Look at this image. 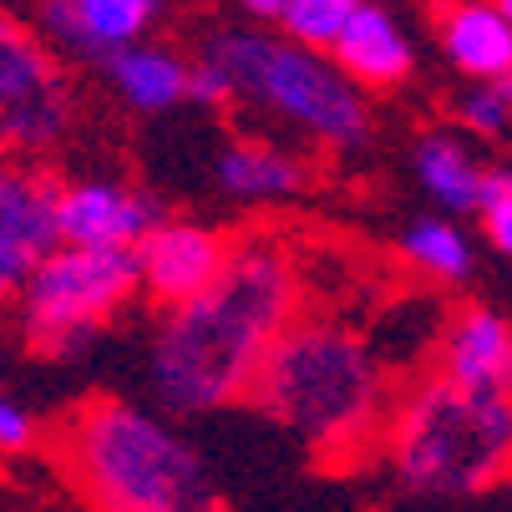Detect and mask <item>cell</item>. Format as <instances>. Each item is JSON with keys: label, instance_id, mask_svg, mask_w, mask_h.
Here are the masks:
<instances>
[{"label": "cell", "instance_id": "obj_1", "mask_svg": "<svg viewBox=\"0 0 512 512\" xmlns=\"http://www.w3.org/2000/svg\"><path fill=\"white\" fill-rule=\"evenodd\" d=\"M300 315V279L284 249L234 244L198 295L168 305L153 335V391L173 411H218L249 401V386L279 330Z\"/></svg>", "mask_w": 512, "mask_h": 512}, {"label": "cell", "instance_id": "obj_2", "mask_svg": "<svg viewBox=\"0 0 512 512\" xmlns=\"http://www.w3.org/2000/svg\"><path fill=\"white\" fill-rule=\"evenodd\" d=\"M61 467L92 512H224L203 452L127 401H87L56 436Z\"/></svg>", "mask_w": 512, "mask_h": 512}, {"label": "cell", "instance_id": "obj_3", "mask_svg": "<svg viewBox=\"0 0 512 512\" xmlns=\"http://www.w3.org/2000/svg\"><path fill=\"white\" fill-rule=\"evenodd\" d=\"M249 401L325 457H355L386 426V376L355 330L289 320L269 345Z\"/></svg>", "mask_w": 512, "mask_h": 512}, {"label": "cell", "instance_id": "obj_4", "mask_svg": "<svg viewBox=\"0 0 512 512\" xmlns=\"http://www.w3.org/2000/svg\"><path fill=\"white\" fill-rule=\"evenodd\" d=\"M386 457L406 492L467 497L512 472V396L431 376L386 421Z\"/></svg>", "mask_w": 512, "mask_h": 512}, {"label": "cell", "instance_id": "obj_5", "mask_svg": "<svg viewBox=\"0 0 512 512\" xmlns=\"http://www.w3.org/2000/svg\"><path fill=\"white\" fill-rule=\"evenodd\" d=\"M203 56H213L218 66L234 77V92L249 97L254 107H264L269 117L300 127L305 137H315L320 148H365L371 142V107L365 92L330 61V51L300 46L289 36H269V31H213Z\"/></svg>", "mask_w": 512, "mask_h": 512}, {"label": "cell", "instance_id": "obj_6", "mask_svg": "<svg viewBox=\"0 0 512 512\" xmlns=\"http://www.w3.org/2000/svg\"><path fill=\"white\" fill-rule=\"evenodd\" d=\"M142 284L137 249L56 244L21 284V335L36 355H77Z\"/></svg>", "mask_w": 512, "mask_h": 512}, {"label": "cell", "instance_id": "obj_7", "mask_svg": "<svg viewBox=\"0 0 512 512\" xmlns=\"http://www.w3.org/2000/svg\"><path fill=\"white\" fill-rule=\"evenodd\" d=\"M77 97L61 56L0 11V158H36L71 132Z\"/></svg>", "mask_w": 512, "mask_h": 512}, {"label": "cell", "instance_id": "obj_8", "mask_svg": "<svg viewBox=\"0 0 512 512\" xmlns=\"http://www.w3.org/2000/svg\"><path fill=\"white\" fill-rule=\"evenodd\" d=\"M56 193L61 183L46 168L26 158H0V310L16 305L31 269L61 244Z\"/></svg>", "mask_w": 512, "mask_h": 512}, {"label": "cell", "instance_id": "obj_9", "mask_svg": "<svg viewBox=\"0 0 512 512\" xmlns=\"http://www.w3.org/2000/svg\"><path fill=\"white\" fill-rule=\"evenodd\" d=\"M163 203L142 188H122L117 178H82L56 193L61 244L87 249H137L142 234L163 224Z\"/></svg>", "mask_w": 512, "mask_h": 512}, {"label": "cell", "instance_id": "obj_10", "mask_svg": "<svg viewBox=\"0 0 512 512\" xmlns=\"http://www.w3.org/2000/svg\"><path fill=\"white\" fill-rule=\"evenodd\" d=\"M229 239L218 229H203V224H153L137 244V264H142V284H148V295L163 300V305H178L224 269L229 259Z\"/></svg>", "mask_w": 512, "mask_h": 512}, {"label": "cell", "instance_id": "obj_11", "mask_svg": "<svg viewBox=\"0 0 512 512\" xmlns=\"http://www.w3.org/2000/svg\"><path fill=\"white\" fill-rule=\"evenodd\" d=\"M330 61L360 92H396L416 71V46L381 0H360L330 41Z\"/></svg>", "mask_w": 512, "mask_h": 512}, {"label": "cell", "instance_id": "obj_12", "mask_svg": "<svg viewBox=\"0 0 512 512\" xmlns=\"http://www.w3.org/2000/svg\"><path fill=\"white\" fill-rule=\"evenodd\" d=\"M158 11H163V0H46L41 21L51 41H61L66 51L102 61L107 51L148 36Z\"/></svg>", "mask_w": 512, "mask_h": 512}, {"label": "cell", "instance_id": "obj_13", "mask_svg": "<svg viewBox=\"0 0 512 512\" xmlns=\"http://www.w3.org/2000/svg\"><path fill=\"white\" fill-rule=\"evenodd\" d=\"M442 376L472 391L512 396V320L472 305L442 335Z\"/></svg>", "mask_w": 512, "mask_h": 512}, {"label": "cell", "instance_id": "obj_14", "mask_svg": "<svg viewBox=\"0 0 512 512\" xmlns=\"http://www.w3.org/2000/svg\"><path fill=\"white\" fill-rule=\"evenodd\" d=\"M436 36H442L447 61L472 82H492L512 71V26L497 11V0H442Z\"/></svg>", "mask_w": 512, "mask_h": 512}, {"label": "cell", "instance_id": "obj_15", "mask_svg": "<svg viewBox=\"0 0 512 512\" xmlns=\"http://www.w3.org/2000/svg\"><path fill=\"white\" fill-rule=\"evenodd\" d=\"M102 66H107L112 92L132 112H173L183 102V92H188V61L173 46H158L148 36L107 51Z\"/></svg>", "mask_w": 512, "mask_h": 512}, {"label": "cell", "instance_id": "obj_16", "mask_svg": "<svg viewBox=\"0 0 512 512\" xmlns=\"http://www.w3.org/2000/svg\"><path fill=\"white\" fill-rule=\"evenodd\" d=\"M213 178L229 198H244V203H289L310 193L315 183L310 163L274 148V142H229L213 163Z\"/></svg>", "mask_w": 512, "mask_h": 512}, {"label": "cell", "instance_id": "obj_17", "mask_svg": "<svg viewBox=\"0 0 512 512\" xmlns=\"http://www.w3.org/2000/svg\"><path fill=\"white\" fill-rule=\"evenodd\" d=\"M416 183L426 188V198L442 208V213H477L482 198V163L467 153V142L452 132H426L416 137V153H411Z\"/></svg>", "mask_w": 512, "mask_h": 512}, {"label": "cell", "instance_id": "obj_18", "mask_svg": "<svg viewBox=\"0 0 512 512\" xmlns=\"http://www.w3.org/2000/svg\"><path fill=\"white\" fill-rule=\"evenodd\" d=\"M401 254L411 269H421L426 279H442V284H462L472 279V244L467 234L452 224V218H416V224L401 234Z\"/></svg>", "mask_w": 512, "mask_h": 512}, {"label": "cell", "instance_id": "obj_19", "mask_svg": "<svg viewBox=\"0 0 512 512\" xmlns=\"http://www.w3.org/2000/svg\"><path fill=\"white\" fill-rule=\"evenodd\" d=\"M355 6H360V0H284L279 26H284L289 41L315 46V51H330V41L340 36V26L350 21Z\"/></svg>", "mask_w": 512, "mask_h": 512}, {"label": "cell", "instance_id": "obj_20", "mask_svg": "<svg viewBox=\"0 0 512 512\" xmlns=\"http://www.w3.org/2000/svg\"><path fill=\"white\" fill-rule=\"evenodd\" d=\"M457 117L477 137H507L512 132V71H507V77H492V82H477L462 97Z\"/></svg>", "mask_w": 512, "mask_h": 512}, {"label": "cell", "instance_id": "obj_21", "mask_svg": "<svg viewBox=\"0 0 512 512\" xmlns=\"http://www.w3.org/2000/svg\"><path fill=\"white\" fill-rule=\"evenodd\" d=\"M477 213H482V229H487L492 249L512 259V163H507V168H487V173H482Z\"/></svg>", "mask_w": 512, "mask_h": 512}, {"label": "cell", "instance_id": "obj_22", "mask_svg": "<svg viewBox=\"0 0 512 512\" xmlns=\"http://www.w3.org/2000/svg\"><path fill=\"white\" fill-rule=\"evenodd\" d=\"M188 102H198V107H229V102H239V92H234V77L224 66H218L213 56H198L193 66H188V92H183Z\"/></svg>", "mask_w": 512, "mask_h": 512}, {"label": "cell", "instance_id": "obj_23", "mask_svg": "<svg viewBox=\"0 0 512 512\" xmlns=\"http://www.w3.org/2000/svg\"><path fill=\"white\" fill-rule=\"evenodd\" d=\"M31 442H36V421H31V411H26L21 401H11L6 391H0V452L16 457V452H26Z\"/></svg>", "mask_w": 512, "mask_h": 512}, {"label": "cell", "instance_id": "obj_24", "mask_svg": "<svg viewBox=\"0 0 512 512\" xmlns=\"http://www.w3.org/2000/svg\"><path fill=\"white\" fill-rule=\"evenodd\" d=\"M239 11H249L254 21H279L284 0H239Z\"/></svg>", "mask_w": 512, "mask_h": 512}, {"label": "cell", "instance_id": "obj_25", "mask_svg": "<svg viewBox=\"0 0 512 512\" xmlns=\"http://www.w3.org/2000/svg\"><path fill=\"white\" fill-rule=\"evenodd\" d=\"M497 11L507 16V26H512V0H497Z\"/></svg>", "mask_w": 512, "mask_h": 512}]
</instances>
